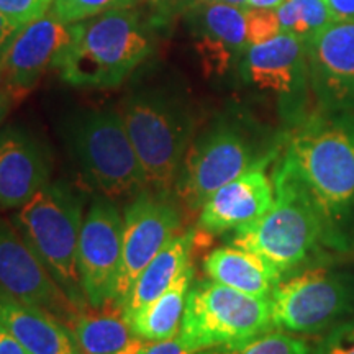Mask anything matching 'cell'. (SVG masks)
<instances>
[{"mask_svg": "<svg viewBox=\"0 0 354 354\" xmlns=\"http://www.w3.org/2000/svg\"><path fill=\"white\" fill-rule=\"evenodd\" d=\"M282 162L323 221L331 256L354 253V118L307 113L287 136Z\"/></svg>", "mask_w": 354, "mask_h": 354, "instance_id": "obj_1", "label": "cell"}, {"mask_svg": "<svg viewBox=\"0 0 354 354\" xmlns=\"http://www.w3.org/2000/svg\"><path fill=\"white\" fill-rule=\"evenodd\" d=\"M158 21L136 8H118L73 24L61 57V79L76 87H117L153 53Z\"/></svg>", "mask_w": 354, "mask_h": 354, "instance_id": "obj_2", "label": "cell"}, {"mask_svg": "<svg viewBox=\"0 0 354 354\" xmlns=\"http://www.w3.org/2000/svg\"><path fill=\"white\" fill-rule=\"evenodd\" d=\"M120 113L148 189L174 196L180 166L196 133L189 99L176 87H141L127 97Z\"/></svg>", "mask_w": 354, "mask_h": 354, "instance_id": "obj_3", "label": "cell"}, {"mask_svg": "<svg viewBox=\"0 0 354 354\" xmlns=\"http://www.w3.org/2000/svg\"><path fill=\"white\" fill-rule=\"evenodd\" d=\"M274 203L250 228L233 234L232 243L269 261L282 279L330 258L325 228L312 201L279 159L272 174Z\"/></svg>", "mask_w": 354, "mask_h": 354, "instance_id": "obj_4", "label": "cell"}, {"mask_svg": "<svg viewBox=\"0 0 354 354\" xmlns=\"http://www.w3.org/2000/svg\"><path fill=\"white\" fill-rule=\"evenodd\" d=\"M61 133L73 161L99 196L118 201L148 189L120 112L113 109L77 110L63 122Z\"/></svg>", "mask_w": 354, "mask_h": 354, "instance_id": "obj_5", "label": "cell"}, {"mask_svg": "<svg viewBox=\"0 0 354 354\" xmlns=\"http://www.w3.org/2000/svg\"><path fill=\"white\" fill-rule=\"evenodd\" d=\"M84 201L64 180L48 183L17 209L13 225L79 312L87 308L77 268Z\"/></svg>", "mask_w": 354, "mask_h": 354, "instance_id": "obj_6", "label": "cell"}, {"mask_svg": "<svg viewBox=\"0 0 354 354\" xmlns=\"http://www.w3.org/2000/svg\"><path fill=\"white\" fill-rule=\"evenodd\" d=\"M281 145H266L236 118H218L190 143L174 196L189 212L251 167L277 159Z\"/></svg>", "mask_w": 354, "mask_h": 354, "instance_id": "obj_7", "label": "cell"}, {"mask_svg": "<svg viewBox=\"0 0 354 354\" xmlns=\"http://www.w3.org/2000/svg\"><path fill=\"white\" fill-rule=\"evenodd\" d=\"M271 330H276L271 299L201 281L189 290L179 338L196 351H209L245 343Z\"/></svg>", "mask_w": 354, "mask_h": 354, "instance_id": "obj_8", "label": "cell"}, {"mask_svg": "<svg viewBox=\"0 0 354 354\" xmlns=\"http://www.w3.org/2000/svg\"><path fill=\"white\" fill-rule=\"evenodd\" d=\"M272 320L290 335H320L354 312V281L325 266H310L279 282Z\"/></svg>", "mask_w": 354, "mask_h": 354, "instance_id": "obj_9", "label": "cell"}, {"mask_svg": "<svg viewBox=\"0 0 354 354\" xmlns=\"http://www.w3.org/2000/svg\"><path fill=\"white\" fill-rule=\"evenodd\" d=\"M243 82L277 104L282 118L294 128L307 117L310 91L305 43L290 33L248 48L240 66Z\"/></svg>", "mask_w": 354, "mask_h": 354, "instance_id": "obj_10", "label": "cell"}, {"mask_svg": "<svg viewBox=\"0 0 354 354\" xmlns=\"http://www.w3.org/2000/svg\"><path fill=\"white\" fill-rule=\"evenodd\" d=\"M180 223L183 210L176 196L143 189L130 198L123 210L122 261L113 292V307L120 308L136 277L179 234Z\"/></svg>", "mask_w": 354, "mask_h": 354, "instance_id": "obj_11", "label": "cell"}, {"mask_svg": "<svg viewBox=\"0 0 354 354\" xmlns=\"http://www.w3.org/2000/svg\"><path fill=\"white\" fill-rule=\"evenodd\" d=\"M123 215L112 198L95 196L84 216L77 246V268L87 305L112 304L122 261Z\"/></svg>", "mask_w": 354, "mask_h": 354, "instance_id": "obj_12", "label": "cell"}, {"mask_svg": "<svg viewBox=\"0 0 354 354\" xmlns=\"http://www.w3.org/2000/svg\"><path fill=\"white\" fill-rule=\"evenodd\" d=\"M305 50L317 110L354 118V21L325 26Z\"/></svg>", "mask_w": 354, "mask_h": 354, "instance_id": "obj_13", "label": "cell"}, {"mask_svg": "<svg viewBox=\"0 0 354 354\" xmlns=\"http://www.w3.org/2000/svg\"><path fill=\"white\" fill-rule=\"evenodd\" d=\"M0 290L73 323L79 310L69 302L46 266L15 228L0 218Z\"/></svg>", "mask_w": 354, "mask_h": 354, "instance_id": "obj_14", "label": "cell"}, {"mask_svg": "<svg viewBox=\"0 0 354 354\" xmlns=\"http://www.w3.org/2000/svg\"><path fill=\"white\" fill-rule=\"evenodd\" d=\"M71 38L73 24H63L51 10L21 26L0 68V77L17 100L28 94L48 69H57Z\"/></svg>", "mask_w": 354, "mask_h": 354, "instance_id": "obj_15", "label": "cell"}, {"mask_svg": "<svg viewBox=\"0 0 354 354\" xmlns=\"http://www.w3.org/2000/svg\"><path fill=\"white\" fill-rule=\"evenodd\" d=\"M205 76H225L240 66L250 48L246 8L197 0L185 12Z\"/></svg>", "mask_w": 354, "mask_h": 354, "instance_id": "obj_16", "label": "cell"}, {"mask_svg": "<svg viewBox=\"0 0 354 354\" xmlns=\"http://www.w3.org/2000/svg\"><path fill=\"white\" fill-rule=\"evenodd\" d=\"M263 162L251 167L207 198L198 215V232L207 234L238 233L254 225L274 203V183Z\"/></svg>", "mask_w": 354, "mask_h": 354, "instance_id": "obj_17", "label": "cell"}, {"mask_svg": "<svg viewBox=\"0 0 354 354\" xmlns=\"http://www.w3.org/2000/svg\"><path fill=\"white\" fill-rule=\"evenodd\" d=\"M48 146L21 127L0 133V210L20 209L50 183Z\"/></svg>", "mask_w": 354, "mask_h": 354, "instance_id": "obj_18", "label": "cell"}, {"mask_svg": "<svg viewBox=\"0 0 354 354\" xmlns=\"http://www.w3.org/2000/svg\"><path fill=\"white\" fill-rule=\"evenodd\" d=\"M0 323L28 354H82L73 330L46 310L0 290Z\"/></svg>", "mask_w": 354, "mask_h": 354, "instance_id": "obj_19", "label": "cell"}, {"mask_svg": "<svg viewBox=\"0 0 354 354\" xmlns=\"http://www.w3.org/2000/svg\"><path fill=\"white\" fill-rule=\"evenodd\" d=\"M203 271L210 281L261 299H271L282 281V274L269 261L233 243L210 251L203 259Z\"/></svg>", "mask_w": 354, "mask_h": 354, "instance_id": "obj_20", "label": "cell"}, {"mask_svg": "<svg viewBox=\"0 0 354 354\" xmlns=\"http://www.w3.org/2000/svg\"><path fill=\"white\" fill-rule=\"evenodd\" d=\"M196 238V230H189V232L176 234L162 248L161 253L146 266L143 272L133 282L127 297L123 299L120 305L122 315L125 320L135 315L138 310L145 308L148 304H151L153 300H156L159 295L165 294L174 284L179 274L190 263L194 245L197 241Z\"/></svg>", "mask_w": 354, "mask_h": 354, "instance_id": "obj_21", "label": "cell"}, {"mask_svg": "<svg viewBox=\"0 0 354 354\" xmlns=\"http://www.w3.org/2000/svg\"><path fill=\"white\" fill-rule=\"evenodd\" d=\"M71 330L82 354H140L148 343L133 333L118 307L115 312L82 310Z\"/></svg>", "mask_w": 354, "mask_h": 354, "instance_id": "obj_22", "label": "cell"}, {"mask_svg": "<svg viewBox=\"0 0 354 354\" xmlns=\"http://www.w3.org/2000/svg\"><path fill=\"white\" fill-rule=\"evenodd\" d=\"M194 274L196 271L190 261L165 294L128 318L127 323L133 333L145 342H165L179 335Z\"/></svg>", "mask_w": 354, "mask_h": 354, "instance_id": "obj_23", "label": "cell"}, {"mask_svg": "<svg viewBox=\"0 0 354 354\" xmlns=\"http://www.w3.org/2000/svg\"><path fill=\"white\" fill-rule=\"evenodd\" d=\"M276 12L282 32L294 35L304 43L333 24L326 0H286Z\"/></svg>", "mask_w": 354, "mask_h": 354, "instance_id": "obj_24", "label": "cell"}, {"mask_svg": "<svg viewBox=\"0 0 354 354\" xmlns=\"http://www.w3.org/2000/svg\"><path fill=\"white\" fill-rule=\"evenodd\" d=\"M202 354H312V351L304 339L276 328L245 343L209 349Z\"/></svg>", "mask_w": 354, "mask_h": 354, "instance_id": "obj_25", "label": "cell"}, {"mask_svg": "<svg viewBox=\"0 0 354 354\" xmlns=\"http://www.w3.org/2000/svg\"><path fill=\"white\" fill-rule=\"evenodd\" d=\"M138 0H55L51 12L63 24L91 19L100 13L133 7Z\"/></svg>", "mask_w": 354, "mask_h": 354, "instance_id": "obj_26", "label": "cell"}, {"mask_svg": "<svg viewBox=\"0 0 354 354\" xmlns=\"http://www.w3.org/2000/svg\"><path fill=\"white\" fill-rule=\"evenodd\" d=\"M312 354H354V318H344L320 336Z\"/></svg>", "mask_w": 354, "mask_h": 354, "instance_id": "obj_27", "label": "cell"}, {"mask_svg": "<svg viewBox=\"0 0 354 354\" xmlns=\"http://www.w3.org/2000/svg\"><path fill=\"white\" fill-rule=\"evenodd\" d=\"M282 33L276 8H246V35L250 46Z\"/></svg>", "mask_w": 354, "mask_h": 354, "instance_id": "obj_28", "label": "cell"}, {"mask_svg": "<svg viewBox=\"0 0 354 354\" xmlns=\"http://www.w3.org/2000/svg\"><path fill=\"white\" fill-rule=\"evenodd\" d=\"M55 0H0V12L19 26L46 15Z\"/></svg>", "mask_w": 354, "mask_h": 354, "instance_id": "obj_29", "label": "cell"}, {"mask_svg": "<svg viewBox=\"0 0 354 354\" xmlns=\"http://www.w3.org/2000/svg\"><path fill=\"white\" fill-rule=\"evenodd\" d=\"M151 7L153 19L159 26L166 25L177 13H185L197 0H146Z\"/></svg>", "mask_w": 354, "mask_h": 354, "instance_id": "obj_30", "label": "cell"}, {"mask_svg": "<svg viewBox=\"0 0 354 354\" xmlns=\"http://www.w3.org/2000/svg\"><path fill=\"white\" fill-rule=\"evenodd\" d=\"M140 354H202V351L189 348L177 335L165 342H148Z\"/></svg>", "mask_w": 354, "mask_h": 354, "instance_id": "obj_31", "label": "cell"}, {"mask_svg": "<svg viewBox=\"0 0 354 354\" xmlns=\"http://www.w3.org/2000/svg\"><path fill=\"white\" fill-rule=\"evenodd\" d=\"M21 26L13 24L12 20H8L2 12H0V68H2L3 61L8 50H10L13 39H15L17 33L20 32Z\"/></svg>", "mask_w": 354, "mask_h": 354, "instance_id": "obj_32", "label": "cell"}, {"mask_svg": "<svg viewBox=\"0 0 354 354\" xmlns=\"http://www.w3.org/2000/svg\"><path fill=\"white\" fill-rule=\"evenodd\" d=\"M333 24L354 21V0H326Z\"/></svg>", "mask_w": 354, "mask_h": 354, "instance_id": "obj_33", "label": "cell"}, {"mask_svg": "<svg viewBox=\"0 0 354 354\" xmlns=\"http://www.w3.org/2000/svg\"><path fill=\"white\" fill-rule=\"evenodd\" d=\"M0 354H28L2 323H0Z\"/></svg>", "mask_w": 354, "mask_h": 354, "instance_id": "obj_34", "label": "cell"}, {"mask_svg": "<svg viewBox=\"0 0 354 354\" xmlns=\"http://www.w3.org/2000/svg\"><path fill=\"white\" fill-rule=\"evenodd\" d=\"M15 100L17 99L15 95H13V92L10 91V87H8L6 81L0 77V125H2V122L6 120L7 113L10 112V107Z\"/></svg>", "mask_w": 354, "mask_h": 354, "instance_id": "obj_35", "label": "cell"}, {"mask_svg": "<svg viewBox=\"0 0 354 354\" xmlns=\"http://www.w3.org/2000/svg\"><path fill=\"white\" fill-rule=\"evenodd\" d=\"M286 0H248V8H277Z\"/></svg>", "mask_w": 354, "mask_h": 354, "instance_id": "obj_36", "label": "cell"}, {"mask_svg": "<svg viewBox=\"0 0 354 354\" xmlns=\"http://www.w3.org/2000/svg\"><path fill=\"white\" fill-rule=\"evenodd\" d=\"M207 2H216V3H227V6L248 8V0H207Z\"/></svg>", "mask_w": 354, "mask_h": 354, "instance_id": "obj_37", "label": "cell"}]
</instances>
